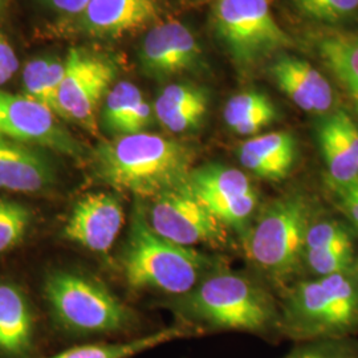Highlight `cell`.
<instances>
[{"instance_id": "1", "label": "cell", "mask_w": 358, "mask_h": 358, "mask_svg": "<svg viewBox=\"0 0 358 358\" xmlns=\"http://www.w3.org/2000/svg\"><path fill=\"white\" fill-rule=\"evenodd\" d=\"M169 309L177 321L207 333H250L268 341L282 338L280 307L255 279L217 268L190 292L171 300Z\"/></svg>"}, {"instance_id": "2", "label": "cell", "mask_w": 358, "mask_h": 358, "mask_svg": "<svg viewBox=\"0 0 358 358\" xmlns=\"http://www.w3.org/2000/svg\"><path fill=\"white\" fill-rule=\"evenodd\" d=\"M195 150L154 133H137L99 143L92 171L103 185L149 201L190 180Z\"/></svg>"}, {"instance_id": "3", "label": "cell", "mask_w": 358, "mask_h": 358, "mask_svg": "<svg viewBox=\"0 0 358 358\" xmlns=\"http://www.w3.org/2000/svg\"><path fill=\"white\" fill-rule=\"evenodd\" d=\"M122 268L134 289H155L182 296L190 292L217 263L203 252L173 243L150 227L143 201L131 211L128 239L122 251Z\"/></svg>"}, {"instance_id": "4", "label": "cell", "mask_w": 358, "mask_h": 358, "mask_svg": "<svg viewBox=\"0 0 358 358\" xmlns=\"http://www.w3.org/2000/svg\"><path fill=\"white\" fill-rule=\"evenodd\" d=\"M282 337L292 341L356 337L357 262L343 272L297 282L280 306Z\"/></svg>"}, {"instance_id": "5", "label": "cell", "mask_w": 358, "mask_h": 358, "mask_svg": "<svg viewBox=\"0 0 358 358\" xmlns=\"http://www.w3.org/2000/svg\"><path fill=\"white\" fill-rule=\"evenodd\" d=\"M312 214L309 198L299 190L269 202L245 232L248 260L271 280H288L303 264Z\"/></svg>"}, {"instance_id": "6", "label": "cell", "mask_w": 358, "mask_h": 358, "mask_svg": "<svg viewBox=\"0 0 358 358\" xmlns=\"http://www.w3.org/2000/svg\"><path fill=\"white\" fill-rule=\"evenodd\" d=\"M45 297L56 319L80 334H120L137 317L103 285L71 272H55L45 282Z\"/></svg>"}, {"instance_id": "7", "label": "cell", "mask_w": 358, "mask_h": 358, "mask_svg": "<svg viewBox=\"0 0 358 358\" xmlns=\"http://www.w3.org/2000/svg\"><path fill=\"white\" fill-rule=\"evenodd\" d=\"M214 24L239 64H254L292 45L271 13V0H217Z\"/></svg>"}, {"instance_id": "8", "label": "cell", "mask_w": 358, "mask_h": 358, "mask_svg": "<svg viewBox=\"0 0 358 358\" xmlns=\"http://www.w3.org/2000/svg\"><path fill=\"white\" fill-rule=\"evenodd\" d=\"M145 210L150 227L182 247H224L229 241V229L201 201L190 180L149 199Z\"/></svg>"}, {"instance_id": "9", "label": "cell", "mask_w": 358, "mask_h": 358, "mask_svg": "<svg viewBox=\"0 0 358 358\" xmlns=\"http://www.w3.org/2000/svg\"><path fill=\"white\" fill-rule=\"evenodd\" d=\"M115 76L112 63L76 48L71 50L65 59L56 115L96 133L97 110Z\"/></svg>"}, {"instance_id": "10", "label": "cell", "mask_w": 358, "mask_h": 358, "mask_svg": "<svg viewBox=\"0 0 358 358\" xmlns=\"http://www.w3.org/2000/svg\"><path fill=\"white\" fill-rule=\"evenodd\" d=\"M190 185L227 229L238 232L250 229L257 206V192L243 171L219 164L194 167Z\"/></svg>"}, {"instance_id": "11", "label": "cell", "mask_w": 358, "mask_h": 358, "mask_svg": "<svg viewBox=\"0 0 358 358\" xmlns=\"http://www.w3.org/2000/svg\"><path fill=\"white\" fill-rule=\"evenodd\" d=\"M0 136L71 157L83 153L80 142L57 121L51 109L6 90H0Z\"/></svg>"}, {"instance_id": "12", "label": "cell", "mask_w": 358, "mask_h": 358, "mask_svg": "<svg viewBox=\"0 0 358 358\" xmlns=\"http://www.w3.org/2000/svg\"><path fill=\"white\" fill-rule=\"evenodd\" d=\"M124 207L115 194L92 192L73 207L64 227V236L73 243L106 254L124 226Z\"/></svg>"}, {"instance_id": "13", "label": "cell", "mask_w": 358, "mask_h": 358, "mask_svg": "<svg viewBox=\"0 0 358 358\" xmlns=\"http://www.w3.org/2000/svg\"><path fill=\"white\" fill-rule=\"evenodd\" d=\"M201 48L187 27L170 22L153 27L141 48V64L150 76L166 78L196 64Z\"/></svg>"}, {"instance_id": "14", "label": "cell", "mask_w": 358, "mask_h": 358, "mask_svg": "<svg viewBox=\"0 0 358 358\" xmlns=\"http://www.w3.org/2000/svg\"><path fill=\"white\" fill-rule=\"evenodd\" d=\"M317 141L328 171L327 183L344 185L358 178V127L345 110H334L321 121Z\"/></svg>"}, {"instance_id": "15", "label": "cell", "mask_w": 358, "mask_h": 358, "mask_svg": "<svg viewBox=\"0 0 358 358\" xmlns=\"http://www.w3.org/2000/svg\"><path fill=\"white\" fill-rule=\"evenodd\" d=\"M51 159L38 148L0 136V189L38 192L56 183Z\"/></svg>"}, {"instance_id": "16", "label": "cell", "mask_w": 358, "mask_h": 358, "mask_svg": "<svg viewBox=\"0 0 358 358\" xmlns=\"http://www.w3.org/2000/svg\"><path fill=\"white\" fill-rule=\"evenodd\" d=\"M157 17L155 0H90L80 13V26L92 36L117 38L149 26Z\"/></svg>"}, {"instance_id": "17", "label": "cell", "mask_w": 358, "mask_h": 358, "mask_svg": "<svg viewBox=\"0 0 358 358\" xmlns=\"http://www.w3.org/2000/svg\"><path fill=\"white\" fill-rule=\"evenodd\" d=\"M271 75L282 93L308 113L322 115L333 106L329 81L307 62L284 56L271 66Z\"/></svg>"}, {"instance_id": "18", "label": "cell", "mask_w": 358, "mask_h": 358, "mask_svg": "<svg viewBox=\"0 0 358 358\" xmlns=\"http://www.w3.org/2000/svg\"><path fill=\"white\" fill-rule=\"evenodd\" d=\"M238 157L244 169L267 180L287 178L296 162L297 143L289 131H272L243 142Z\"/></svg>"}, {"instance_id": "19", "label": "cell", "mask_w": 358, "mask_h": 358, "mask_svg": "<svg viewBox=\"0 0 358 358\" xmlns=\"http://www.w3.org/2000/svg\"><path fill=\"white\" fill-rule=\"evenodd\" d=\"M201 336L203 334L196 328L186 322L176 321L173 325H169L166 328H161L155 332L145 333L128 341L75 346L47 358H133L169 343Z\"/></svg>"}, {"instance_id": "20", "label": "cell", "mask_w": 358, "mask_h": 358, "mask_svg": "<svg viewBox=\"0 0 358 358\" xmlns=\"http://www.w3.org/2000/svg\"><path fill=\"white\" fill-rule=\"evenodd\" d=\"M208 109V94L192 84H173L154 103V115L171 133H186L201 127Z\"/></svg>"}, {"instance_id": "21", "label": "cell", "mask_w": 358, "mask_h": 358, "mask_svg": "<svg viewBox=\"0 0 358 358\" xmlns=\"http://www.w3.org/2000/svg\"><path fill=\"white\" fill-rule=\"evenodd\" d=\"M34 319L26 296L13 284L0 282V352L19 357L32 345Z\"/></svg>"}, {"instance_id": "22", "label": "cell", "mask_w": 358, "mask_h": 358, "mask_svg": "<svg viewBox=\"0 0 358 358\" xmlns=\"http://www.w3.org/2000/svg\"><path fill=\"white\" fill-rule=\"evenodd\" d=\"M321 59L343 85L358 115V32L332 34L319 43Z\"/></svg>"}, {"instance_id": "23", "label": "cell", "mask_w": 358, "mask_h": 358, "mask_svg": "<svg viewBox=\"0 0 358 358\" xmlns=\"http://www.w3.org/2000/svg\"><path fill=\"white\" fill-rule=\"evenodd\" d=\"M64 75L65 62L59 59L38 57L31 60L23 71L24 96L43 103L56 115L59 92Z\"/></svg>"}, {"instance_id": "24", "label": "cell", "mask_w": 358, "mask_h": 358, "mask_svg": "<svg viewBox=\"0 0 358 358\" xmlns=\"http://www.w3.org/2000/svg\"><path fill=\"white\" fill-rule=\"evenodd\" d=\"M145 101L141 90L129 81H121L115 84L106 93L103 103V127L120 136H127L133 131L138 120L142 103Z\"/></svg>"}, {"instance_id": "25", "label": "cell", "mask_w": 358, "mask_h": 358, "mask_svg": "<svg viewBox=\"0 0 358 358\" xmlns=\"http://www.w3.org/2000/svg\"><path fill=\"white\" fill-rule=\"evenodd\" d=\"M357 262L353 239L322 250L306 251L303 264L316 278L328 276L350 268Z\"/></svg>"}, {"instance_id": "26", "label": "cell", "mask_w": 358, "mask_h": 358, "mask_svg": "<svg viewBox=\"0 0 358 358\" xmlns=\"http://www.w3.org/2000/svg\"><path fill=\"white\" fill-rule=\"evenodd\" d=\"M282 358H358V338H313L299 341Z\"/></svg>"}, {"instance_id": "27", "label": "cell", "mask_w": 358, "mask_h": 358, "mask_svg": "<svg viewBox=\"0 0 358 358\" xmlns=\"http://www.w3.org/2000/svg\"><path fill=\"white\" fill-rule=\"evenodd\" d=\"M31 217V211L26 206L0 198V254L23 241Z\"/></svg>"}, {"instance_id": "28", "label": "cell", "mask_w": 358, "mask_h": 358, "mask_svg": "<svg viewBox=\"0 0 358 358\" xmlns=\"http://www.w3.org/2000/svg\"><path fill=\"white\" fill-rule=\"evenodd\" d=\"M297 8L319 22L334 23L358 10V0H294Z\"/></svg>"}, {"instance_id": "29", "label": "cell", "mask_w": 358, "mask_h": 358, "mask_svg": "<svg viewBox=\"0 0 358 358\" xmlns=\"http://www.w3.org/2000/svg\"><path fill=\"white\" fill-rule=\"evenodd\" d=\"M352 239L350 231L337 220L325 219L312 222L306 235V251L322 250Z\"/></svg>"}, {"instance_id": "30", "label": "cell", "mask_w": 358, "mask_h": 358, "mask_svg": "<svg viewBox=\"0 0 358 358\" xmlns=\"http://www.w3.org/2000/svg\"><path fill=\"white\" fill-rule=\"evenodd\" d=\"M271 103H273L264 93H260L256 90H248L231 97L229 103L224 106L223 117L227 127L232 129L241 121H243L245 117L268 106Z\"/></svg>"}, {"instance_id": "31", "label": "cell", "mask_w": 358, "mask_h": 358, "mask_svg": "<svg viewBox=\"0 0 358 358\" xmlns=\"http://www.w3.org/2000/svg\"><path fill=\"white\" fill-rule=\"evenodd\" d=\"M327 185L332 192L336 205L358 229V178L344 185Z\"/></svg>"}, {"instance_id": "32", "label": "cell", "mask_w": 358, "mask_h": 358, "mask_svg": "<svg viewBox=\"0 0 358 358\" xmlns=\"http://www.w3.org/2000/svg\"><path fill=\"white\" fill-rule=\"evenodd\" d=\"M278 118V110L275 103L257 110L255 113L245 117L236 127L231 129L234 133L241 136H254L263 129L269 127Z\"/></svg>"}, {"instance_id": "33", "label": "cell", "mask_w": 358, "mask_h": 358, "mask_svg": "<svg viewBox=\"0 0 358 358\" xmlns=\"http://www.w3.org/2000/svg\"><path fill=\"white\" fill-rule=\"evenodd\" d=\"M17 57L11 44L0 34V85L7 83L17 71Z\"/></svg>"}, {"instance_id": "34", "label": "cell", "mask_w": 358, "mask_h": 358, "mask_svg": "<svg viewBox=\"0 0 358 358\" xmlns=\"http://www.w3.org/2000/svg\"><path fill=\"white\" fill-rule=\"evenodd\" d=\"M59 13L68 15H80L85 10L90 0H45Z\"/></svg>"}, {"instance_id": "35", "label": "cell", "mask_w": 358, "mask_h": 358, "mask_svg": "<svg viewBox=\"0 0 358 358\" xmlns=\"http://www.w3.org/2000/svg\"><path fill=\"white\" fill-rule=\"evenodd\" d=\"M0 4H1V0H0Z\"/></svg>"}]
</instances>
